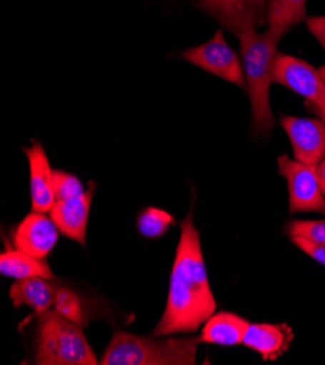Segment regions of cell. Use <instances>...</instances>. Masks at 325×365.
I'll return each mask as SVG.
<instances>
[{"mask_svg":"<svg viewBox=\"0 0 325 365\" xmlns=\"http://www.w3.org/2000/svg\"><path fill=\"white\" fill-rule=\"evenodd\" d=\"M201 252L200 232L193 222V210L181 222V236L175 252L165 312L152 336L193 334L216 312Z\"/></svg>","mask_w":325,"mask_h":365,"instance_id":"6da1fadb","label":"cell"},{"mask_svg":"<svg viewBox=\"0 0 325 365\" xmlns=\"http://www.w3.org/2000/svg\"><path fill=\"white\" fill-rule=\"evenodd\" d=\"M291 26L269 25L260 34L257 28H246L236 36L239 38L242 67L246 81V91L251 101L252 134L269 137L276 125L270 106V86L273 81L277 46Z\"/></svg>","mask_w":325,"mask_h":365,"instance_id":"7a4b0ae2","label":"cell"},{"mask_svg":"<svg viewBox=\"0 0 325 365\" xmlns=\"http://www.w3.org/2000/svg\"><path fill=\"white\" fill-rule=\"evenodd\" d=\"M199 338L155 339L117 331L108 344L102 365H194Z\"/></svg>","mask_w":325,"mask_h":365,"instance_id":"3957f363","label":"cell"},{"mask_svg":"<svg viewBox=\"0 0 325 365\" xmlns=\"http://www.w3.org/2000/svg\"><path fill=\"white\" fill-rule=\"evenodd\" d=\"M35 364L39 365H95V352L82 327L54 309L39 314L35 332Z\"/></svg>","mask_w":325,"mask_h":365,"instance_id":"277c9868","label":"cell"},{"mask_svg":"<svg viewBox=\"0 0 325 365\" xmlns=\"http://www.w3.org/2000/svg\"><path fill=\"white\" fill-rule=\"evenodd\" d=\"M279 173L287 182L289 211L325 214V195L321 190L316 166L305 165L283 155L277 160Z\"/></svg>","mask_w":325,"mask_h":365,"instance_id":"5b68a950","label":"cell"},{"mask_svg":"<svg viewBox=\"0 0 325 365\" xmlns=\"http://www.w3.org/2000/svg\"><path fill=\"white\" fill-rule=\"evenodd\" d=\"M181 57L214 76L234 83L244 91L246 89L245 73L241 60L225 41L224 32L221 29L216 31L210 41L186 50L181 53Z\"/></svg>","mask_w":325,"mask_h":365,"instance_id":"8992f818","label":"cell"},{"mask_svg":"<svg viewBox=\"0 0 325 365\" xmlns=\"http://www.w3.org/2000/svg\"><path fill=\"white\" fill-rule=\"evenodd\" d=\"M273 81L305 98L306 102L325 106V83L318 68L305 60L277 53Z\"/></svg>","mask_w":325,"mask_h":365,"instance_id":"52a82bcc","label":"cell"},{"mask_svg":"<svg viewBox=\"0 0 325 365\" xmlns=\"http://www.w3.org/2000/svg\"><path fill=\"white\" fill-rule=\"evenodd\" d=\"M60 230L51 217L41 211H31L15 227L12 242L15 249L31 257L46 259L59 242Z\"/></svg>","mask_w":325,"mask_h":365,"instance_id":"ba28073f","label":"cell"},{"mask_svg":"<svg viewBox=\"0 0 325 365\" xmlns=\"http://www.w3.org/2000/svg\"><path fill=\"white\" fill-rule=\"evenodd\" d=\"M280 124L292 143L295 160L316 166L325 158V123L322 120L283 117Z\"/></svg>","mask_w":325,"mask_h":365,"instance_id":"9c48e42d","label":"cell"},{"mask_svg":"<svg viewBox=\"0 0 325 365\" xmlns=\"http://www.w3.org/2000/svg\"><path fill=\"white\" fill-rule=\"evenodd\" d=\"M200 8L235 35L267 22V0H201Z\"/></svg>","mask_w":325,"mask_h":365,"instance_id":"30bf717a","label":"cell"},{"mask_svg":"<svg viewBox=\"0 0 325 365\" xmlns=\"http://www.w3.org/2000/svg\"><path fill=\"white\" fill-rule=\"evenodd\" d=\"M29 163V190L31 208L34 211L50 212L56 202L54 170L50 166L46 150L39 141L24 149Z\"/></svg>","mask_w":325,"mask_h":365,"instance_id":"8fae6325","label":"cell"},{"mask_svg":"<svg viewBox=\"0 0 325 365\" xmlns=\"http://www.w3.org/2000/svg\"><path fill=\"white\" fill-rule=\"evenodd\" d=\"M94 194L95 188L92 185L79 197L57 200L50 211V217L57 225L60 233L82 246L86 245V229Z\"/></svg>","mask_w":325,"mask_h":365,"instance_id":"7c38bea8","label":"cell"},{"mask_svg":"<svg viewBox=\"0 0 325 365\" xmlns=\"http://www.w3.org/2000/svg\"><path fill=\"white\" fill-rule=\"evenodd\" d=\"M292 339V327L287 324L249 323L242 345L260 354L264 361H274L289 351Z\"/></svg>","mask_w":325,"mask_h":365,"instance_id":"4fadbf2b","label":"cell"},{"mask_svg":"<svg viewBox=\"0 0 325 365\" xmlns=\"http://www.w3.org/2000/svg\"><path fill=\"white\" fill-rule=\"evenodd\" d=\"M57 289L59 285L54 282V279L34 277L16 279V282L11 287L9 297L16 309L21 306H28L39 316L51 310Z\"/></svg>","mask_w":325,"mask_h":365,"instance_id":"5bb4252c","label":"cell"},{"mask_svg":"<svg viewBox=\"0 0 325 365\" xmlns=\"http://www.w3.org/2000/svg\"><path fill=\"white\" fill-rule=\"evenodd\" d=\"M249 322L229 312L214 313L203 324L200 344L235 346L241 345L248 329Z\"/></svg>","mask_w":325,"mask_h":365,"instance_id":"9a60e30c","label":"cell"},{"mask_svg":"<svg viewBox=\"0 0 325 365\" xmlns=\"http://www.w3.org/2000/svg\"><path fill=\"white\" fill-rule=\"evenodd\" d=\"M0 272L4 277L14 279H26L34 277L56 279L46 259L31 257V255L18 249H8L0 255Z\"/></svg>","mask_w":325,"mask_h":365,"instance_id":"2e32d148","label":"cell"},{"mask_svg":"<svg viewBox=\"0 0 325 365\" xmlns=\"http://www.w3.org/2000/svg\"><path fill=\"white\" fill-rule=\"evenodd\" d=\"M306 19V0H267L266 21L269 25L294 26Z\"/></svg>","mask_w":325,"mask_h":365,"instance_id":"e0dca14e","label":"cell"},{"mask_svg":"<svg viewBox=\"0 0 325 365\" xmlns=\"http://www.w3.org/2000/svg\"><path fill=\"white\" fill-rule=\"evenodd\" d=\"M174 217L165 210L148 207L139 214L136 227L143 237L158 239L162 237L168 232L169 226H174Z\"/></svg>","mask_w":325,"mask_h":365,"instance_id":"ac0fdd59","label":"cell"},{"mask_svg":"<svg viewBox=\"0 0 325 365\" xmlns=\"http://www.w3.org/2000/svg\"><path fill=\"white\" fill-rule=\"evenodd\" d=\"M53 309L59 314L69 319L70 322L79 324L81 327H85L89 322L88 314L85 312V306H84L81 297L75 293L74 289H70L67 287H60L59 285Z\"/></svg>","mask_w":325,"mask_h":365,"instance_id":"d6986e66","label":"cell"},{"mask_svg":"<svg viewBox=\"0 0 325 365\" xmlns=\"http://www.w3.org/2000/svg\"><path fill=\"white\" fill-rule=\"evenodd\" d=\"M287 233L291 237H302L325 246V218L324 220H295L289 225Z\"/></svg>","mask_w":325,"mask_h":365,"instance_id":"ffe728a7","label":"cell"},{"mask_svg":"<svg viewBox=\"0 0 325 365\" xmlns=\"http://www.w3.org/2000/svg\"><path fill=\"white\" fill-rule=\"evenodd\" d=\"M88 188L84 187L79 178L75 175L63 172V170H54V192H56V201L57 200H67L75 198L86 192Z\"/></svg>","mask_w":325,"mask_h":365,"instance_id":"44dd1931","label":"cell"},{"mask_svg":"<svg viewBox=\"0 0 325 365\" xmlns=\"http://www.w3.org/2000/svg\"><path fill=\"white\" fill-rule=\"evenodd\" d=\"M295 246H298L301 250H304L308 257H311L314 261L325 267V246L324 245H316L311 240L302 239V237H291Z\"/></svg>","mask_w":325,"mask_h":365,"instance_id":"7402d4cb","label":"cell"},{"mask_svg":"<svg viewBox=\"0 0 325 365\" xmlns=\"http://www.w3.org/2000/svg\"><path fill=\"white\" fill-rule=\"evenodd\" d=\"M308 29L318 40V43L325 50V16H311L306 19Z\"/></svg>","mask_w":325,"mask_h":365,"instance_id":"603a6c76","label":"cell"},{"mask_svg":"<svg viewBox=\"0 0 325 365\" xmlns=\"http://www.w3.org/2000/svg\"><path fill=\"white\" fill-rule=\"evenodd\" d=\"M306 111H309L311 114L316 115L319 120H322L325 123V106L321 105H315L311 102H306Z\"/></svg>","mask_w":325,"mask_h":365,"instance_id":"cb8c5ba5","label":"cell"},{"mask_svg":"<svg viewBox=\"0 0 325 365\" xmlns=\"http://www.w3.org/2000/svg\"><path fill=\"white\" fill-rule=\"evenodd\" d=\"M316 175H318V179H319L321 190L325 195V158L316 165Z\"/></svg>","mask_w":325,"mask_h":365,"instance_id":"d4e9b609","label":"cell"},{"mask_svg":"<svg viewBox=\"0 0 325 365\" xmlns=\"http://www.w3.org/2000/svg\"><path fill=\"white\" fill-rule=\"evenodd\" d=\"M318 71H319V75H321V78H322V81H324V83H325V66L319 67Z\"/></svg>","mask_w":325,"mask_h":365,"instance_id":"484cf974","label":"cell"}]
</instances>
